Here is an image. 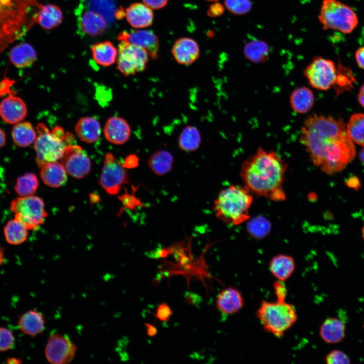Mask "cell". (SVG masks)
<instances>
[{"label":"cell","mask_w":364,"mask_h":364,"mask_svg":"<svg viewBox=\"0 0 364 364\" xmlns=\"http://www.w3.org/2000/svg\"><path fill=\"white\" fill-rule=\"evenodd\" d=\"M299 140L312 164L328 175L342 171L355 156L354 142L341 118L314 113L307 116Z\"/></svg>","instance_id":"6da1fadb"},{"label":"cell","mask_w":364,"mask_h":364,"mask_svg":"<svg viewBox=\"0 0 364 364\" xmlns=\"http://www.w3.org/2000/svg\"><path fill=\"white\" fill-rule=\"evenodd\" d=\"M287 167L276 152L259 147L243 162L240 175L243 186L252 194L282 202L286 198L283 184Z\"/></svg>","instance_id":"7a4b0ae2"},{"label":"cell","mask_w":364,"mask_h":364,"mask_svg":"<svg viewBox=\"0 0 364 364\" xmlns=\"http://www.w3.org/2000/svg\"><path fill=\"white\" fill-rule=\"evenodd\" d=\"M35 0H0V53L32 26L38 7Z\"/></svg>","instance_id":"3957f363"},{"label":"cell","mask_w":364,"mask_h":364,"mask_svg":"<svg viewBox=\"0 0 364 364\" xmlns=\"http://www.w3.org/2000/svg\"><path fill=\"white\" fill-rule=\"evenodd\" d=\"M252 194L244 186L231 185L221 191L214 201L216 216L223 222L238 225L250 219Z\"/></svg>","instance_id":"277c9868"},{"label":"cell","mask_w":364,"mask_h":364,"mask_svg":"<svg viewBox=\"0 0 364 364\" xmlns=\"http://www.w3.org/2000/svg\"><path fill=\"white\" fill-rule=\"evenodd\" d=\"M256 316L264 330L280 338L296 323L298 315L294 306L286 301H262Z\"/></svg>","instance_id":"5b68a950"},{"label":"cell","mask_w":364,"mask_h":364,"mask_svg":"<svg viewBox=\"0 0 364 364\" xmlns=\"http://www.w3.org/2000/svg\"><path fill=\"white\" fill-rule=\"evenodd\" d=\"M36 138L34 142L36 152V162L40 168L46 164L61 159L68 145L74 144V136L67 132L64 137H60L51 132L43 123H39L36 127Z\"/></svg>","instance_id":"8992f818"},{"label":"cell","mask_w":364,"mask_h":364,"mask_svg":"<svg viewBox=\"0 0 364 364\" xmlns=\"http://www.w3.org/2000/svg\"><path fill=\"white\" fill-rule=\"evenodd\" d=\"M318 19L324 29L344 33L351 32L358 24L357 15L352 9L337 0L323 2Z\"/></svg>","instance_id":"52a82bcc"},{"label":"cell","mask_w":364,"mask_h":364,"mask_svg":"<svg viewBox=\"0 0 364 364\" xmlns=\"http://www.w3.org/2000/svg\"><path fill=\"white\" fill-rule=\"evenodd\" d=\"M10 209L14 218L21 221L29 230L42 224L48 214L43 200L36 196H19L12 200Z\"/></svg>","instance_id":"ba28073f"},{"label":"cell","mask_w":364,"mask_h":364,"mask_svg":"<svg viewBox=\"0 0 364 364\" xmlns=\"http://www.w3.org/2000/svg\"><path fill=\"white\" fill-rule=\"evenodd\" d=\"M303 74L310 85L320 90H328L336 84L338 70L333 61L315 57L303 70Z\"/></svg>","instance_id":"9c48e42d"},{"label":"cell","mask_w":364,"mask_h":364,"mask_svg":"<svg viewBox=\"0 0 364 364\" xmlns=\"http://www.w3.org/2000/svg\"><path fill=\"white\" fill-rule=\"evenodd\" d=\"M117 50V69L124 75H134L146 68L150 56L145 49L120 40Z\"/></svg>","instance_id":"30bf717a"},{"label":"cell","mask_w":364,"mask_h":364,"mask_svg":"<svg viewBox=\"0 0 364 364\" xmlns=\"http://www.w3.org/2000/svg\"><path fill=\"white\" fill-rule=\"evenodd\" d=\"M77 347L67 335L55 333L49 337L44 354L51 364H68L74 358Z\"/></svg>","instance_id":"8fae6325"},{"label":"cell","mask_w":364,"mask_h":364,"mask_svg":"<svg viewBox=\"0 0 364 364\" xmlns=\"http://www.w3.org/2000/svg\"><path fill=\"white\" fill-rule=\"evenodd\" d=\"M128 181L123 165L117 161L111 153H107L102 168L99 183L109 194L119 193L121 186Z\"/></svg>","instance_id":"7c38bea8"},{"label":"cell","mask_w":364,"mask_h":364,"mask_svg":"<svg viewBox=\"0 0 364 364\" xmlns=\"http://www.w3.org/2000/svg\"><path fill=\"white\" fill-rule=\"evenodd\" d=\"M61 159L67 172L74 178H83L90 170V159L78 145H68Z\"/></svg>","instance_id":"4fadbf2b"},{"label":"cell","mask_w":364,"mask_h":364,"mask_svg":"<svg viewBox=\"0 0 364 364\" xmlns=\"http://www.w3.org/2000/svg\"><path fill=\"white\" fill-rule=\"evenodd\" d=\"M119 41L124 40L145 49L150 57L156 59L158 56L159 43L156 35L150 30H135L122 32L118 35Z\"/></svg>","instance_id":"5bb4252c"},{"label":"cell","mask_w":364,"mask_h":364,"mask_svg":"<svg viewBox=\"0 0 364 364\" xmlns=\"http://www.w3.org/2000/svg\"><path fill=\"white\" fill-rule=\"evenodd\" d=\"M27 109L24 101L19 97L10 95L0 103V116L9 124L22 121L27 115Z\"/></svg>","instance_id":"9a60e30c"},{"label":"cell","mask_w":364,"mask_h":364,"mask_svg":"<svg viewBox=\"0 0 364 364\" xmlns=\"http://www.w3.org/2000/svg\"><path fill=\"white\" fill-rule=\"evenodd\" d=\"M241 292L236 288L228 287L217 295L216 306L223 314L229 315L238 312L244 306Z\"/></svg>","instance_id":"2e32d148"},{"label":"cell","mask_w":364,"mask_h":364,"mask_svg":"<svg viewBox=\"0 0 364 364\" xmlns=\"http://www.w3.org/2000/svg\"><path fill=\"white\" fill-rule=\"evenodd\" d=\"M171 52L178 64L189 65L198 58L200 50L197 43L193 39L182 37L175 41Z\"/></svg>","instance_id":"e0dca14e"},{"label":"cell","mask_w":364,"mask_h":364,"mask_svg":"<svg viewBox=\"0 0 364 364\" xmlns=\"http://www.w3.org/2000/svg\"><path fill=\"white\" fill-rule=\"evenodd\" d=\"M106 139L115 145H122L128 141L131 129L127 121L123 118L113 116L107 120L104 128Z\"/></svg>","instance_id":"ac0fdd59"},{"label":"cell","mask_w":364,"mask_h":364,"mask_svg":"<svg viewBox=\"0 0 364 364\" xmlns=\"http://www.w3.org/2000/svg\"><path fill=\"white\" fill-rule=\"evenodd\" d=\"M18 323L20 330L24 334L32 337L41 334L46 328L44 316L36 309L24 312L19 317Z\"/></svg>","instance_id":"d6986e66"},{"label":"cell","mask_w":364,"mask_h":364,"mask_svg":"<svg viewBox=\"0 0 364 364\" xmlns=\"http://www.w3.org/2000/svg\"><path fill=\"white\" fill-rule=\"evenodd\" d=\"M127 22L133 28H144L152 25L154 15L152 9L144 3L131 4L125 11Z\"/></svg>","instance_id":"ffe728a7"},{"label":"cell","mask_w":364,"mask_h":364,"mask_svg":"<svg viewBox=\"0 0 364 364\" xmlns=\"http://www.w3.org/2000/svg\"><path fill=\"white\" fill-rule=\"evenodd\" d=\"M269 268L277 280L284 282L291 277L295 271V260L291 255L279 254L270 259Z\"/></svg>","instance_id":"44dd1931"},{"label":"cell","mask_w":364,"mask_h":364,"mask_svg":"<svg viewBox=\"0 0 364 364\" xmlns=\"http://www.w3.org/2000/svg\"><path fill=\"white\" fill-rule=\"evenodd\" d=\"M289 102L292 109L296 113H308L312 108L315 97L311 89L306 86L295 88L291 93Z\"/></svg>","instance_id":"7402d4cb"},{"label":"cell","mask_w":364,"mask_h":364,"mask_svg":"<svg viewBox=\"0 0 364 364\" xmlns=\"http://www.w3.org/2000/svg\"><path fill=\"white\" fill-rule=\"evenodd\" d=\"M41 179L47 186L58 188L65 184L67 180V171L62 163L57 161L49 162L41 168Z\"/></svg>","instance_id":"603a6c76"},{"label":"cell","mask_w":364,"mask_h":364,"mask_svg":"<svg viewBox=\"0 0 364 364\" xmlns=\"http://www.w3.org/2000/svg\"><path fill=\"white\" fill-rule=\"evenodd\" d=\"M320 335L322 340L327 343H339L345 336V325L338 318L329 317L321 326Z\"/></svg>","instance_id":"cb8c5ba5"},{"label":"cell","mask_w":364,"mask_h":364,"mask_svg":"<svg viewBox=\"0 0 364 364\" xmlns=\"http://www.w3.org/2000/svg\"><path fill=\"white\" fill-rule=\"evenodd\" d=\"M63 13L59 7L53 4L40 5L34 16L35 21L45 29H52L61 24Z\"/></svg>","instance_id":"d4e9b609"},{"label":"cell","mask_w":364,"mask_h":364,"mask_svg":"<svg viewBox=\"0 0 364 364\" xmlns=\"http://www.w3.org/2000/svg\"><path fill=\"white\" fill-rule=\"evenodd\" d=\"M75 131L81 141L87 143L96 142L101 133V125L92 117L80 118L75 126Z\"/></svg>","instance_id":"484cf974"},{"label":"cell","mask_w":364,"mask_h":364,"mask_svg":"<svg viewBox=\"0 0 364 364\" xmlns=\"http://www.w3.org/2000/svg\"><path fill=\"white\" fill-rule=\"evenodd\" d=\"M9 58L15 66L24 68L32 65L36 60L37 54L32 46L23 42L12 48L10 52Z\"/></svg>","instance_id":"4316f807"},{"label":"cell","mask_w":364,"mask_h":364,"mask_svg":"<svg viewBox=\"0 0 364 364\" xmlns=\"http://www.w3.org/2000/svg\"><path fill=\"white\" fill-rule=\"evenodd\" d=\"M80 25L84 33L92 36L101 34L107 27V22L103 16L93 11H86L81 15Z\"/></svg>","instance_id":"83f0119b"},{"label":"cell","mask_w":364,"mask_h":364,"mask_svg":"<svg viewBox=\"0 0 364 364\" xmlns=\"http://www.w3.org/2000/svg\"><path fill=\"white\" fill-rule=\"evenodd\" d=\"M94 60L99 65L109 66L117 59L118 50L109 41L94 44L91 48Z\"/></svg>","instance_id":"f1b7e54d"},{"label":"cell","mask_w":364,"mask_h":364,"mask_svg":"<svg viewBox=\"0 0 364 364\" xmlns=\"http://www.w3.org/2000/svg\"><path fill=\"white\" fill-rule=\"evenodd\" d=\"M36 131L29 122H20L13 127L12 138L15 144L21 147H26L34 142Z\"/></svg>","instance_id":"f546056e"},{"label":"cell","mask_w":364,"mask_h":364,"mask_svg":"<svg viewBox=\"0 0 364 364\" xmlns=\"http://www.w3.org/2000/svg\"><path fill=\"white\" fill-rule=\"evenodd\" d=\"M28 230L21 221L14 218L9 220L4 228L5 240L10 244L20 245L27 240Z\"/></svg>","instance_id":"4dcf8cb0"},{"label":"cell","mask_w":364,"mask_h":364,"mask_svg":"<svg viewBox=\"0 0 364 364\" xmlns=\"http://www.w3.org/2000/svg\"><path fill=\"white\" fill-rule=\"evenodd\" d=\"M173 157L168 151L161 150L156 151L150 157L148 164L155 174L161 176L170 171L172 167Z\"/></svg>","instance_id":"1f68e13d"},{"label":"cell","mask_w":364,"mask_h":364,"mask_svg":"<svg viewBox=\"0 0 364 364\" xmlns=\"http://www.w3.org/2000/svg\"><path fill=\"white\" fill-rule=\"evenodd\" d=\"M201 143V134L198 129L192 125H187L184 127L178 139L179 148L188 152L197 150Z\"/></svg>","instance_id":"d6a6232c"},{"label":"cell","mask_w":364,"mask_h":364,"mask_svg":"<svg viewBox=\"0 0 364 364\" xmlns=\"http://www.w3.org/2000/svg\"><path fill=\"white\" fill-rule=\"evenodd\" d=\"M244 54L245 57L250 61L260 63L267 60L269 54V48L263 41L252 40L245 46Z\"/></svg>","instance_id":"836d02e7"},{"label":"cell","mask_w":364,"mask_h":364,"mask_svg":"<svg viewBox=\"0 0 364 364\" xmlns=\"http://www.w3.org/2000/svg\"><path fill=\"white\" fill-rule=\"evenodd\" d=\"M39 186V181L36 174L27 172L17 179L14 190L21 197L33 195Z\"/></svg>","instance_id":"e575fe53"},{"label":"cell","mask_w":364,"mask_h":364,"mask_svg":"<svg viewBox=\"0 0 364 364\" xmlns=\"http://www.w3.org/2000/svg\"><path fill=\"white\" fill-rule=\"evenodd\" d=\"M346 126L351 140L359 145L364 146V114L358 113L352 114Z\"/></svg>","instance_id":"d590c367"},{"label":"cell","mask_w":364,"mask_h":364,"mask_svg":"<svg viewBox=\"0 0 364 364\" xmlns=\"http://www.w3.org/2000/svg\"><path fill=\"white\" fill-rule=\"evenodd\" d=\"M224 5L230 12L236 15L246 14L251 8L250 0H225Z\"/></svg>","instance_id":"8d00e7d4"},{"label":"cell","mask_w":364,"mask_h":364,"mask_svg":"<svg viewBox=\"0 0 364 364\" xmlns=\"http://www.w3.org/2000/svg\"><path fill=\"white\" fill-rule=\"evenodd\" d=\"M15 338L8 329L0 327V351L4 352L11 349L14 344Z\"/></svg>","instance_id":"74e56055"},{"label":"cell","mask_w":364,"mask_h":364,"mask_svg":"<svg viewBox=\"0 0 364 364\" xmlns=\"http://www.w3.org/2000/svg\"><path fill=\"white\" fill-rule=\"evenodd\" d=\"M326 361L328 364H347L350 361L348 356L340 350H334L327 354Z\"/></svg>","instance_id":"f35d334b"},{"label":"cell","mask_w":364,"mask_h":364,"mask_svg":"<svg viewBox=\"0 0 364 364\" xmlns=\"http://www.w3.org/2000/svg\"><path fill=\"white\" fill-rule=\"evenodd\" d=\"M172 314V311L169 306L165 303L160 304L156 310L155 316L161 322H167Z\"/></svg>","instance_id":"ab89813d"},{"label":"cell","mask_w":364,"mask_h":364,"mask_svg":"<svg viewBox=\"0 0 364 364\" xmlns=\"http://www.w3.org/2000/svg\"><path fill=\"white\" fill-rule=\"evenodd\" d=\"M273 289L277 301H285L288 291L284 282L277 280L273 284Z\"/></svg>","instance_id":"60d3db41"},{"label":"cell","mask_w":364,"mask_h":364,"mask_svg":"<svg viewBox=\"0 0 364 364\" xmlns=\"http://www.w3.org/2000/svg\"><path fill=\"white\" fill-rule=\"evenodd\" d=\"M168 0H142L143 3L151 9L158 10L164 7Z\"/></svg>","instance_id":"b9f144b4"},{"label":"cell","mask_w":364,"mask_h":364,"mask_svg":"<svg viewBox=\"0 0 364 364\" xmlns=\"http://www.w3.org/2000/svg\"><path fill=\"white\" fill-rule=\"evenodd\" d=\"M223 10V6L221 5L216 3L210 6L208 13L210 16H218L222 14Z\"/></svg>","instance_id":"7bdbcfd3"},{"label":"cell","mask_w":364,"mask_h":364,"mask_svg":"<svg viewBox=\"0 0 364 364\" xmlns=\"http://www.w3.org/2000/svg\"><path fill=\"white\" fill-rule=\"evenodd\" d=\"M345 185L354 190H358L360 187L359 179L355 176L348 177L345 181Z\"/></svg>","instance_id":"ee69618b"},{"label":"cell","mask_w":364,"mask_h":364,"mask_svg":"<svg viewBox=\"0 0 364 364\" xmlns=\"http://www.w3.org/2000/svg\"><path fill=\"white\" fill-rule=\"evenodd\" d=\"M355 59L358 65L360 68L364 69V46L356 51Z\"/></svg>","instance_id":"f6af8a7d"},{"label":"cell","mask_w":364,"mask_h":364,"mask_svg":"<svg viewBox=\"0 0 364 364\" xmlns=\"http://www.w3.org/2000/svg\"><path fill=\"white\" fill-rule=\"evenodd\" d=\"M138 157L134 155H130L125 160V163L123 165L124 167L127 168H133L135 167L138 165Z\"/></svg>","instance_id":"bcb514c9"},{"label":"cell","mask_w":364,"mask_h":364,"mask_svg":"<svg viewBox=\"0 0 364 364\" xmlns=\"http://www.w3.org/2000/svg\"><path fill=\"white\" fill-rule=\"evenodd\" d=\"M357 99L359 104L364 108V84L360 88L357 96Z\"/></svg>","instance_id":"7dc6e473"},{"label":"cell","mask_w":364,"mask_h":364,"mask_svg":"<svg viewBox=\"0 0 364 364\" xmlns=\"http://www.w3.org/2000/svg\"><path fill=\"white\" fill-rule=\"evenodd\" d=\"M146 326L147 334L149 336H153L157 333V329L154 326L147 324Z\"/></svg>","instance_id":"c3c4849f"},{"label":"cell","mask_w":364,"mask_h":364,"mask_svg":"<svg viewBox=\"0 0 364 364\" xmlns=\"http://www.w3.org/2000/svg\"><path fill=\"white\" fill-rule=\"evenodd\" d=\"M6 142V134L2 129H0V149L5 145Z\"/></svg>","instance_id":"681fc988"},{"label":"cell","mask_w":364,"mask_h":364,"mask_svg":"<svg viewBox=\"0 0 364 364\" xmlns=\"http://www.w3.org/2000/svg\"><path fill=\"white\" fill-rule=\"evenodd\" d=\"M358 157L360 162L364 165V146L359 151Z\"/></svg>","instance_id":"f907efd6"},{"label":"cell","mask_w":364,"mask_h":364,"mask_svg":"<svg viewBox=\"0 0 364 364\" xmlns=\"http://www.w3.org/2000/svg\"><path fill=\"white\" fill-rule=\"evenodd\" d=\"M4 260V249L0 246V266L3 263Z\"/></svg>","instance_id":"816d5d0a"},{"label":"cell","mask_w":364,"mask_h":364,"mask_svg":"<svg viewBox=\"0 0 364 364\" xmlns=\"http://www.w3.org/2000/svg\"><path fill=\"white\" fill-rule=\"evenodd\" d=\"M15 361L16 363H20V361L19 359H17V358H11L10 359H8V363H13V361Z\"/></svg>","instance_id":"f5cc1de1"},{"label":"cell","mask_w":364,"mask_h":364,"mask_svg":"<svg viewBox=\"0 0 364 364\" xmlns=\"http://www.w3.org/2000/svg\"><path fill=\"white\" fill-rule=\"evenodd\" d=\"M361 235H362V239H363V240H364V225H363V228H362V229Z\"/></svg>","instance_id":"db71d44e"},{"label":"cell","mask_w":364,"mask_h":364,"mask_svg":"<svg viewBox=\"0 0 364 364\" xmlns=\"http://www.w3.org/2000/svg\"><path fill=\"white\" fill-rule=\"evenodd\" d=\"M206 1H218V0H206Z\"/></svg>","instance_id":"11a10c76"}]
</instances>
